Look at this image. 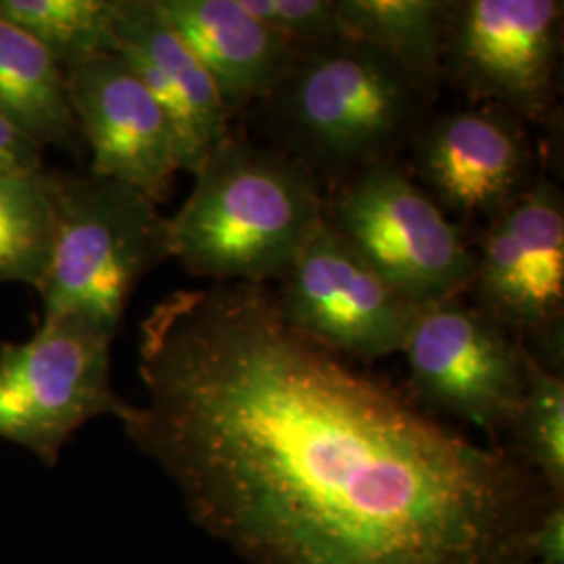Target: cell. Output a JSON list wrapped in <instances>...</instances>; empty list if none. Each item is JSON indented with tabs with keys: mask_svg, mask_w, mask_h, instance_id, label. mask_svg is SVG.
<instances>
[{
	"mask_svg": "<svg viewBox=\"0 0 564 564\" xmlns=\"http://www.w3.org/2000/svg\"><path fill=\"white\" fill-rule=\"evenodd\" d=\"M126 435L247 564H533L564 502L286 323L265 284L163 297L139 330Z\"/></svg>",
	"mask_w": 564,
	"mask_h": 564,
	"instance_id": "obj_1",
	"label": "cell"
},
{
	"mask_svg": "<svg viewBox=\"0 0 564 564\" xmlns=\"http://www.w3.org/2000/svg\"><path fill=\"white\" fill-rule=\"evenodd\" d=\"M561 0H458L444 48V80L527 123L556 116Z\"/></svg>",
	"mask_w": 564,
	"mask_h": 564,
	"instance_id": "obj_9",
	"label": "cell"
},
{
	"mask_svg": "<svg viewBox=\"0 0 564 564\" xmlns=\"http://www.w3.org/2000/svg\"><path fill=\"white\" fill-rule=\"evenodd\" d=\"M65 86L88 172L126 182L151 202L167 199L182 172L178 141L162 105L120 53H102L67 69Z\"/></svg>",
	"mask_w": 564,
	"mask_h": 564,
	"instance_id": "obj_12",
	"label": "cell"
},
{
	"mask_svg": "<svg viewBox=\"0 0 564 564\" xmlns=\"http://www.w3.org/2000/svg\"><path fill=\"white\" fill-rule=\"evenodd\" d=\"M268 30L295 46L341 39L335 0H239Z\"/></svg>",
	"mask_w": 564,
	"mask_h": 564,
	"instance_id": "obj_20",
	"label": "cell"
},
{
	"mask_svg": "<svg viewBox=\"0 0 564 564\" xmlns=\"http://www.w3.org/2000/svg\"><path fill=\"white\" fill-rule=\"evenodd\" d=\"M506 445L545 485L564 498V377L527 349V379Z\"/></svg>",
	"mask_w": 564,
	"mask_h": 564,
	"instance_id": "obj_19",
	"label": "cell"
},
{
	"mask_svg": "<svg viewBox=\"0 0 564 564\" xmlns=\"http://www.w3.org/2000/svg\"><path fill=\"white\" fill-rule=\"evenodd\" d=\"M116 36V53L134 67L174 128L182 172L195 174L232 132L209 74L163 23L151 0H118Z\"/></svg>",
	"mask_w": 564,
	"mask_h": 564,
	"instance_id": "obj_13",
	"label": "cell"
},
{
	"mask_svg": "<svg viewBox=\"0 0 564 564\" xmlns=\"http://www.w3.org/2000/svg\"><path fill=\"white\" fill-rule=\"evenodd\" d=\"M533 564H564V502L547 510L533 535Z\"/></svg>",
	"mask_w": 564,
	"mask_h": 564,
	"instance_id": "obj_22",
	"label": "cell"
},
{
	"mask_svg": "<svg viewBox=\"0 0 564 564\" xmlns=\"http://www.w3.org/2000/svg\"><path fill=\"white\" fill-rule=\"evenodd\" d=\"M46 172L0 174V286L36 289L46 272L55 235Z\"/></svg>",
	"mask_w": 564,
	"mask_h": 564,
	"instance_id": "obj_18",
	"label": "cell"
},
{
	"mask_svg": "<svg viewBox=\"0 0 564 564\" xmlns=\"http://www.w3.org/2000/svg\"><path fill=\"white\" fill-rule=\"evenodd\" d=\"M410 149L414 181L460 220H496L540 176L529 123L498 105L429 113Z\"/></svg>",
	"mask_w": 564,
	"mask_h": 564,
	"instance_id": "obj_11",
	"label": "cell"
},
{
	"mask_svg": "<svg viewBox=\"0 0 564 564\" xmlns=\"http://www.w3.org/2000/svg\"><path fill=\"white\" fill-rule=\"evenodd\" d=\"M118 0H0V18L42 44L63 69L118 51Z\"/></svg>",
	"mask_w": 564,
	"mask_h": 564,
	"instance_id": "obj_17",
	"label": "cell"
},
{
	"mask_svg": "<svg viewBox=\"0 0 564 564\" xmlns=\"http://www.w3.org/2000/svg\"><path fill=\"white\" fill-rule=\"evenodd\" d=\"M0 113L41 144L82 158L78 123L55 57L18 25L0 18Z\"/></svg>",
	"mask_w": 564,
	"mask_h": 564,
	"instance_id": "obj_15",
	"label": "cell"
},
{
	"mask_svg": "<svg viewBox=\"0 0 564 564\" xmlns=\"http://www.w3.org/2000/svg\"><path fill=\"white\" fill-rule=\"evenodd\" d=\"M402 354L408 398L423 412L508 435L527 379V347L512 330L456 297L421 310Z\"/></svg>",
	"mask_w": 564,
	"mask_h": 564,
	"instance_id": "obj_7",
	"label": "cell"
},
{
	"mask_svg": "<svg viewBox=\"0 0 564 564\" xmlns=\"http://www.w3.org/2000/svg\"><path fill=\"white\" fill-rule=\"evenodd\" d=\"M452 7L454 0H335L343 36L381 48L431 99L444 80Z\"/></svg>",
	"mask_w": 564,
	"mask_h": 564,
	"instance_id": "obj_16",
	"label": "cell"
},
{
	"mask_svg": "<svg viewBox=\"0 0 564 564\" xmlns=\"http://www.w3.org/2000/svg\"><path fill=\"white\" fill-rule=\"evenodd\" d=\"M324 220L419 307L470 289L477 253L398 160L370 165L335 186Z\"/></svg>",
	"mask_w": 564,
	"mask_h": 564,
	"instance_id": "obj_5",
	"label": "cell"
},
{
	"mask_svg": "<svg viewBox=\"0 0 564 564\" xmlns=\"http://www.w3.org/2000/svg\"><path fill=\"white\" fill-rule=\"evenodd\" d=\"M111 343L76 321L41 323L25 341L0 343V440L53 468L84 424L121 423L132 403L111 383Z\"/></svg>",
	"mask_w": 564,
	"mask_h": 564,
	"instance_id": "obj_6",
	"label": "cell"
},
{
	"mask_svg": "<svg viewBox=\"0 0 564 564\" xmlns=\"http://www.w3.org/2000/svg\"><path fill=\"white\" fill-rule=\"evenodd\" d=\"M55 235L41 295V323L76 321L116 339L142 279L172 260L170 223L139 188L48 167Z\"/></svg>",
	"mask_w": 564,
	"mask_h": 564,
	"instance_id": "obj_4",
	"label": "cell"
},
{
	"mask_svg": "<svg viewBox=\"0 0 564 564\" xmlns=\"http://www.w3.org/2000/svg\"><path fill=\"white\" fill-rule=\"evenodd\" d=\"M193 176L191 195L167 223L172 260L199 279L281 281L323 226V184L235 130Z\"/></svg>",
	"mask_w": 564,
	"mask_h": 564,
	"instance_id": "obj_3",
	"label": "cell"
},
{
	"mask_svg": "<svg viewBox=\"0 0 564 564\" xmlns=\"http://www.w3.org/2000/svg\"><path fill=\"white\" fill-rule=\"evenodd\" d=\"M151 7L205 67L230 121L270 95L297 51L239 0H151Z\"/></svg>",
	"mask_w": 564,
	"mask_h": 564,
	"instance_id": "obj_14",
	"label": "cell"
},
{
	"mask_svg": "<svg viewBox=\"0 0 564 564\" xmlns=\"http://www.w3.org/2000/svg\"><path fill=\"white\" fill-rule=\"evenodd\" d=\"M282 318L345 360L402 354L423 307L408 302L326 220L274 293Z\"/></svg>",
	"mask_w": 564,
	"mask_h": 564,
	"instance_id": "obj_10",
	"label": "cell"
},
{
	"mask_svg": "<svg viewBox=\"0 0 564 564\" xmlns=\"http://www.w3.org/2000/svg\"><path fill=\"white\" fill-rule=\"evenodd\" d=\"M431 102L381 48L341 36L297 46L279 84L247 113L263 144L335 188L398 160Z\"/></svg>",
	"mask_w": 564,
	"mask_h": 564,
	"instance_id": "obj_2",
	"label": "cell"
},
{
	"mask_svg": "<svg viewBox=\"0 0 564 564\" xmlns=\"http://www.w3.org/2000/svg\"><path fill=\"white\" fill-rule=\"evenodd\" d=\"M44 170L41 144L0 113V174H41Z\"/></svg>",
	"mask_w": 564,
	"mask_h": 564,
	"instance_id": "obj_21",
	"label": "cell"
},
{
	"mask_svg": "<svg viewBox=\"0 0 564 564\" xmlns=\"http://www.w3.org/2000/svg\"><path fill=\"white\" fill-rule=\"evenodd\" d=\"M475 307L563 372L564 199L545 176L487 224L470 289Z\"/></svg>",
	"mask_w": 564,
	"mask_h": 564,
	"instance_id": "obj_8",
	"label": "cell"
}]
</instances>
